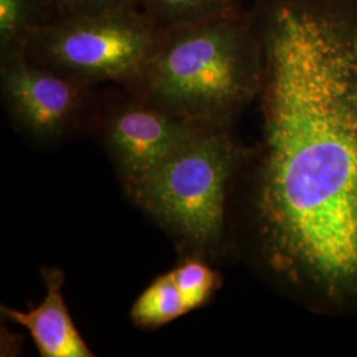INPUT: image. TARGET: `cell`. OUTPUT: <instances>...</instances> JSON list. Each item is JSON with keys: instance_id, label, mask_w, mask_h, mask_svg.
<instances>
[{"instance_id": "10", "label": "cell", "mask_w": 357, "mask_h": 357, "mask_svg": "<svg viewBox=\"0 0 357 357\" xmlns=\"http://www.w3.org/2000/svg\"><path fill=\"white\" fill-rule=\"evenodd\" d=\"M190 312L184 295L171 274L158 277L139 295L131 308V318L143 328H155Z\"/></svg>"}, {"instance_id": "12", "label": "cell", "mask_w": 357, "mask_h": 357, "mask_svg": "<svg viewBox=\"0 0 357 357\" xmlns=\"http://www.w3.org/2000/svg\"><path fill=\"white\" fill-rule=\"evenodd\" d=\"M47 3L51 13V23L60 19L82 17L130 8L142 10V0H47Z\"/></svg>"}, {"instance_id": "11", "label": "cell", "mask_w": 357, "mask_h": 357, "mask_svg": "<svg viewBox=\"0 0 357 357\" xmlns=\"http://www.w3.org/2000/svg\"><path fill=\"white\" fill-rule=\"evenodd\" d=\"M190 311L203 306L216 291L218 274L200 259H187L169 271Z\"/></svg>"}, {"instance_id": "8", "label": "cell", "mask_w": 357, "mask_h": 357, "mask_svg": "<svg viewBox=\"0 0 357 357\" xmlns=\"http://www.w3.org/2000/svg\"><path fill=\"white\" fill-rule=\"evenodd\" d=\"M141 8L159 31L243 11L240 0H142Z\"/></svg>"}, {"instance_id": "3", "label": "cell", "mask_w": 357, "mask_h": 357, "mask_svg": "<svg viewBox=\"0 0 357 357\" xmlns=\"http://www.w3.org/2000/svg\"><path fill=\"white\" fill-rule=\"evenodd\" d=\"M243 156L225 128L203 126L153 174L128 184V191L184 241L215 246L224 229L227 187Z\"/></svg>"}, {"instance_id": "6", "label": "cell", "mask_w": 357, "mask_h": 357, "mask_svg": "<svg viewBox=\"0 0 357 357\" xmlns=\"http://www.w3.org/2000/svg\"><path fill=\"white\" fill-rule=\"evenodd\" d=\"M205 125L135 98L106 121V141L128 184L149 176Z\"/></svg>"}, {"instance_id": "4", "label": "cell", "mask_w": 357, "mask_h": 357, "mask_svg": "<svg viewBox=\"0 0 357 357\" xmlns=\"http://www.w3.org/2000/svg\"><path fill=\"white\" fill-rule=\"evenodd\" d=\"M160 31L139 8L60 19L40 26L24 53L38 64L91 85L128 86L147 64Z\"/></svg>"}, {"instance_id": "9", "label": "cell", "mask_w": 357, "mask_h": 357, "mask_svg": "<svg viewBox=\"0 0 357 357\" xmlns=\"http://www.w3.org/2000/svg\"><path fill=\"white\" fill-rule=\"evenodd\" d=\"M48 23L47 0H0V56L24 52L32 33Z\"/></svg>"}, {"instance_id": "2", "label": "cell", "mask_w": 357, "mask_h": 357, "mask_svg": "<svg viewBox=\"0 0 357 357\" xmlns=\"http://www.w3.org/2000/svg\"><path fill=\"white\" fill-rule=\"evenodd\" d=\"M264 44L255 13L160 31L128 86L134 97L192 122L224 128L259 96Z\"/></svg>"}, {"instance_id": "5", "label": "cell", "mask_w": 357, "mask_h": 357, "mask_svg": "<svg viewBox=\"0 0 357 357\" xmlns=\"http://www.w3.org/2000/svg\"><path fill=\"white\" fill-rule=\"evenodd\" d=\"M89 85L38 64L24 52L1 56V93L13 119L38 138H57L84 112Z\"/></svg>"}, {"instance_id": "7", "label": "cell", "mask_w": 357, "mask_h": 357, "mask_svg": "<svg viewBox=\"0 0 357 357\" xmlns=\"http://www.w3.org/2000/svg\"><path fill=\"white\" fill-rule=\"evenodd\" d=\"M47 295L41 305L29 312L6 310L10 319L26 328L40 355L44 357H90L85 344L69 315L63 296L64 275L59 268L43 271Z\"/></svg>"}, {"instance_id": "1", "label": "cell", "mask_w": 357, "mask_h": 357, "mask_svg": "<svg viewBox=\"0 0 357 357\" xmlns=\"http://www.w3.org/2000/svg\"><path fill=\"white\" fill-rule=\"evenodd\" d=\"M261 253L324 308L357 307V0H262Z\"/></svg>"}]
</instances>
